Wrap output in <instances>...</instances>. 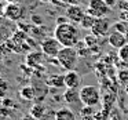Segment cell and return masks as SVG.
<instances>
[{
  "label": "cell",
  "mask_w": 128,
  "mask_h": 120,
  "mask_svg": "<svg viewBox=\"0 0 128 120\" xmlns=\"http://www.w3.org/2000/svg\"><path fill=\"white\" fill-rule=\"evenodd\" d=\"M55 119L56 120H77V116L70 108L65 106V108H59L55 110Z\"/></svg>",
  "instance_id": "cell-11"
},
{
  "label": "cell",
  "mask_w": 128,
  "mask_h": 120,
  "mask_svg": "<svg viewBox=\"0 0 128 120\" xmlns=\"http://www.w3.org/2000/svg\"><path fill=\"white\" fill-rule=\"evenodd\" d=\"M117 51H118V58H120V61L128 65V43H127L125 46H122V47L120 48V50H117Z\"/></svg>",
  "instance_id": "cell-19"
},
{
  "label": "cell",
  "mask_w": 128,
  "mask_h": 120,
  "mask_svg": "<svg viewBox=\"0 0 128 120\" xmlns=\"http://www.w3.org/2000/svg\"><path fill=\"white\" fill-rule=\"evenodd\" d=\"M78 91H80V102L84 106H94L95 108L102 101V95H100V91L96 86L87 84V86L81 87Z\"/></svg>",
  "instance_id": "cell-3"
},
{
  "label": "cell",
  "mask_w": 128,
  "mask_h": 120,
  "mask_svg": "<svg viewBox=\"0 0 128 120\" xmlns=\"http://www.w3.org/2000/svg\"><path fill=\"white\" fill-rule=\"evenodd\" d=\"M4 9H6V4L0 0V17H4Z\"/></svg>",
  "instance_id": "cell-28"
},
{
  "label": "cell",
  "mask_w": 128,
  "mask_h": 120,
  "mask_svg": "<svg viewBox=\"0 0 128 120\" xmlns=\"http://www.w3.org/2000/svg\"><path fill=\"white\" fill-rule=\"evenodd\" d=\"M78 54L74 47H62L56 57V62L65 70H74L78 64Z\"/></svg>",
  "instance_id": "cell-2"
},
{
  "label": "cell",
  "mask_w": 128,
  "mask_h": 120,
  "mask_svg": "<svg viewBox=\"0 0 128 120\" xmlns=\"http://www.w3.org/2000/svg\"><path fill=\"white\" fill-rule=\"evenodd\" d=\"M74 48L77 50L78 57H86V55H88L90 51H91V50L88 48V46H87L86 43H84V40H83V42L80 40V42H78L77 44H76V47H74Z\"/></svg>",
  "instance_id": "cell-18"
},
{
  "label": "cell",
  "mask_w": 128,
  "mask_h": 120,
  "mask_svg": "<svg viewBox=\"0 0 128 120\" xmlns=\"http://www.w3.org/2000/svg\"><path fill=\"white\" fill-rule=\"evenodd\" d=\"M12 33H14V32L11 31V28H10V26L2 24V25H0V46L6 44V43L12 37Z\"/></svg>",
  "instance_id": "cell-14"
},
{
  "label": "cell",
  "mask_w": 128,
  "mask_h": 120,
  "mask_svg": "<svg viewBox=\"0 0 128 120\" xmlns=\"http://www.w3.org/2000/svg\"><path fill=\"white\" fill-rule=\"evenodd\" d=\"M112 29H113V31H117V32H121V33H125L127 29H128V24L124 22V21H118V22L112 25Z\"/></svg>",
  "instance_id": "cell-20"
},
{
  "label": "cell",
  "mask_w": 128,
  "mask_h": 120,
  "mask_svg": "<svg viewBox=\"0 0 128 120\" xmlns=\"http://www.w3.org/2000/svg\"><path fill=\"white\" fill-rule=\"evenodd\" d=\"M64 101L69 105L80 102V91L77 88H66V91L64 92Z\"/></svg>",
  "instance_id": "cell-12"
},
{
  "label": "cell",
  "mask_w": 128,
  "mask_h": 120,
  "mask_svg": "<svg viewBox=\"0 0 128 120\" xmlns=\"http://www.w3.org/2000/svg\"><path fill=\"white\" fill-rule=\"evenodd\" d=\"M40 48H42V53L46 57H48V58H56L59 51H61V48H62V46L52 36V37H46V39H43L42 43H40Z\"/></svg>",
  "instance_id": "cell-5"
},
{
  "label": "cell",
  "mask_w": 128,
  "mask_h": 120,
  "mask_svg": "<svg viewBox=\"0 0 128 120\" xmlns=\"http://www.w3.org/2000/svg\"><path fill=\"white\" fill-rule=\"evenodd\" d=\"M120 20L128 24V11H121V14H120Z\"/></svg>",
  "instance_id": "cell-27"
},
{
  "label": "cell",
  "mask_w": 128,
  "mask_h": 120,
  "mask_svg": "<svg viewBox=\"0 0 128 120\" xmlns=\"http://www.w3.org/2000/svg\"><path fill=\"white\" fill-rule=\"evenodd\" d=\"M86 14H87L86 10L81 6H69V7H66L65 17L72 24H80L83 21V18L86 17Z\"/></svg>",
  "instance_id": "cell-8"
},
{
  "label": "cell",
  "mask_w": 128,
  "mask_h": 120,
  "mask_svg": "<svg viewBox=\"0 0 128 120\" xmlns=\"http://www.w3.org/2000/svg\"><path fill=\"white\" fill-rule=\"evenodd\" d=\"M46 112H47V108H46L44 105H42V103H33L30 110H29V114H30L34 120H40L46 114Z\"/></svg>",
  "instance_id": "cell-13"
},
{
  "label": "cell",
  "mask_w": 128,
  "mask_h": 120,
  "mask_svg": "<svg viewBox=\"0 0 128 120\" xmlns=\"http://www.w3.org/2000/svg\"><path fill=\"white\" fill-rule=\"evenodd\" d=\"M7 91H8V81L0 77V97H4Z\"/></svg>",
  "instance_id": "cell-23"
},
{
  "label": "cell",
  "mask_w": 128,
  "mask_h": 120,
  "mask_svg": "<svg viewBox=\"0 0 128 120\" xmlns=\"http://www.w3.org/2000/svg\"><path fill=\"white\" fill-rule=\"evenodd\" d=\"M7 3H20V4H22V2L24 0H6Z\"/></svg>",
  "instance_id": "cell-31"
},
{
  "label": "cell",
  "mask_w": 128,
  "mask_h": 120,
  "mask_svg": "<svg viewBox=\"0 0 128 120\" xmlns=\"http://www.w3.org/2000/svg\"><path fill=\"white\" fill-rule=\"evenodd\" d=\"M95 20L96 18H94L92 15H90V14H86V17L83 18V21H81L78 25H80V28L81 29H86V31H91V28L94 26V22H95Z\"/></svg>",
  "instance_id": "cell-17"
},
{
  "label": "cell",
  "mask_w": 128,
  "mask_h": 120,
  "mask_svg": "<svg viewBox=\"0 0 128 120\" xmlns=\"http://www.w3.org/2000/svg\"><path fill=\"white\" fill-rule=\"evenodd\" d=\"M108 43H109L110 47L116 48V50H120L122 46L127 44V39H125V35L124 33L112 29L110 33H109V36H108Z\"/></svg>",
  "instance_id": "cell-9"
},
{
  "label": "cell",
  "mask_w": 128,
  "mask_h": 120,
  "mask_svg": "<svg viewBox=\"0 0 128 120\" xmlns=\"http://www.w3.org/2000/svg\"><path fill=\"white\" fill-rule=\"evenodd\" d=\"M54 37L61 43L62 47H76V44L80 42V31L72 22L56 24Z\"/></svg>",
  "instance_id": "cell-1"
},
{
  "label": "cell",
  "mask_w": 128,
  "mask_h": 120,
  "mask_svg": "<svg viewBox=\"0 0 128 120\" xmlns=\"http://www.w3.org/2000/svg\"><path fill=\"white\" fill-rule=\"evenodd\" d=\"M47 84L50 87H56V88H62L65 87L64 83V75H51L47 79Z\"/></svg>",
  "instance_id": "cell-15"
},
{
  "label": "cell",
  "mask_w": 128,
  "mask_h": 120,
  "mask_svg": "<svg viewBox=\"0 0 128 120\" xmlns=\"http://www.w3.org/2000/svg\"><path fill=\"white\" fill-rule=\"evenodd\" d=\"M96 40H98V37L94 36V35L91 33V35H88V36H86V39H84V43L88 46L90 50H92V47H95V46H96Z\"/></svg>",
  "instance_id": "cell-21"
},
{
  "label": "cell",
  "mask_w": 128,
  "mask_h": 120,
  "mask_svg": "<svg viewBox=\"0 0 128 120\" xmlns=\"http://www.w3.org/2000/svg\"><path fill=\"white\" fill-rule=\"evenodd\" d=\"M40 120H56L55 119V110H52V109H47L46 114Z\"/></svg>",
  "instance_id": "cell-24"
},
{
  "label": "cell",
  "mask_w": 128,
  "mask_h": 120,
  "mask_svg": "<svg viewBox=\"0 0 128 120\" xmlns=\"http://www.w3.org/2000/svg\"><path fill=\"white\" fill-rule=\"evenodd\" d=\"M124 35H125V39H127V43H128V29H127V32H125Z\"/></svg>",
  "instance_id": "cell-33"
},
{
  "label": "cell",
  "mask_w": 128,
  "mask_h": 120,
  "mask_svg": "<svg viewBox=\"0 0 128 120\" xmlns=\"http://www.w3.org/2000/svg\"><path fill=\"white\" fill-rule=\"evenodd\" d=\"M25 6L20 3H7L4 9V18L12 22H18L25 17Z\"/></svg>",
  "instance_id": "cell-6"
},
{
  "label": "cell",
  "mask_w": 128,
  "mask_h": 120,
  "mask_svg": "<svg viewBox=\"0 0 128 120\" xmlns=\"http://www.w3.org/2000/svg\"><path fill=\"white\" fill-rule=\"evenodd\" d=\"M94 113H95L94 106H84L80 110V114L83 116V119H86L87 116H94Z\"/></svg>",
  "instance_id": "cell-22"
},
{
  "label": "cell",
  "mask_w": 128,
  "mask_h": 120,
  "mask_svg": "<svg viewBox=\"0 0 128 120\" xmlns=\"http://www.w3.org/2000/svg\"><path fill=\"white\" fill-rule=\"evenodd\" d=\"M42 3H51V0H40Z\"/></svg>",
  "instance_id": "cell-32"
},
{
  "label": "cell",
  "mask_w": 128,
  "mask_h": 120,
  "mask_svg": "<svg viewBox=\"0 0 128 120\" xmlns=\"http://www.w3.org/2000/svg\"><path fill=\"white\" fill-rule=\"evenodd\" d=\"M112 9L108 6L105 0H90L87 4L86 13L94 18H106L110 14Z\"/></svg>",
  "instance_id": "cell-4"
},
{
  "label": "cell",
  "mask_w": 128,
  "mask_h": 120,
  "mask_svg": "<svg viewBox=\"0 0 128 120\" xmlns=\"http://www.w3.org/2000/svg\"><path fill=\"white\" fill-rule=\"evenodd\" d=\"M80 75L76 70H68L64 75L65 88H77V87H80Z\"/></svg>",
  "instance_id": "cell-10"
},
{
  "label": "cell",
  "mask_w": 128,
  "mask_h": 120,
  "mask_svg": "<svg viewBox=\"0 0 128 120\" xmlns=\"http://www.w3.org/2000/svg\"><path fill=\"white\" fill-rule=\"evenodd\" d=\"M120 9L121 11H128V0H124V2H120Z\"/></svg>",
  "instance_id": "cell-26"
},
{
  "label": "cell",
  "mask_w": 128,
  "mask_h": 120,
  "mask_svg": "<svg viewBox=\"0 0 128 120\" xmlns=\"http://www.w3.org/2000/svg\"><path fill=\"white\" fill-rule=\"evenodd\" d=\"M65 6H81V3H83V0H64Z\"/></svg>",
  "instance_id": "cell-25"
},
{
  "label": "cell",
  "mask_w": 128,
  "mask_h": 120,
  "mask_svg": "<svg viewBox=\"0 0 128 120\" xmlns=\"http://www.w3.org/2000/svg\"><path fill=\"white\" fill-rule=\"evenodd\" d=\"M112 31V25L106 18H96L94 26L91 28V33L96 37H108Z\"/></svg>",
  "instance_id": "cell-7"
},
{
  "label": "cell",
  "mask_w": 128,
  "mask_h": 120,
  "mask_svg": "<svg viewBox=\"0 0 128 120\" xmlns=\"http://www.w3.org/2000/svg\"><path fill=\"white\" fill-rule=\"evenodd\" d=\"M105 2L108 3V6L110 7V9H113V7L116 6V2H117V0H105Z\"/></svg>",
  "instance_id": "cell-29"
},
{
  "label": "cell",
  "mask_w": 128,
  "mask_h": 120,
  "mask_svg": "<svg viewBox=\"0 0 128 120\" xmlns=\"http://www.w3.org/2000/svg\"><path fill=\"white\" fill-rule=\"evenodd\" d=\"M20 94H21V97H22L24 99L32 101V99L36 98V90H34V87H32V86H25V87L21 88Z\"/></svg>",
  "instance_id": "cell-16"
},
{
  "label": "cell",
  "mask_w": 128,
  "mask_h": 120,
  "mask_svg": "<svg viewBox=\"0 0 128 120\" xmlns=\"http://www.w3.org/2000/svg\"><path fill=\"white\" fill-rule=\"evenodd\" d=\"M51 3H52V4H56V6H65L64 0H51Z\"/></svg>",
  "instance_id": "cell-30"
}]
</instances>
